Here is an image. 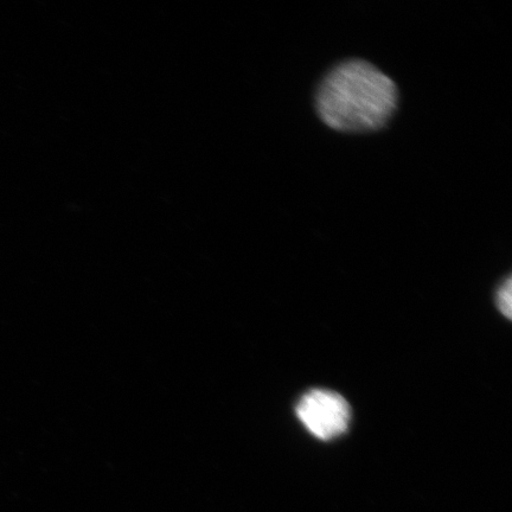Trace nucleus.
Instances as JSON below:
<instances>
[{
  "instance_id": "obj_1",
  "label": "nucleus",
  "mask_w": 512,
  "mask_h": 512,
  "mask_svg": "<svg viewBox=\"0 0 512 512\" xmlns=\"http://www.w3.org/2000/svg\"><path fill=\"white\" fill-rule=\"evenodd\" d=\"M399 93L388 75L367 61L348 60L332 68L318 87L319 117L334 130L360 132L387 124Z\"/></svg>"
},
{
  "instance_id": "obj_3",
  "label": "nucleus",
  "mask_w": 512,
  "mask_h": 512,
  "mask_svg": "<svg viewBox=\"0 0 512 512\" xmlns=\"http://www.w3.org/2000/svg\"><path fill=\"white\" fill-rule=\"evenodd\" d=\"M497 306L502 315L511 318L512 313V283L509 277L497 292Z\"/></svg>"
},
{
  "instance_id": "obj_2",
  "label": "nucleus",
  "mask_w": 512,
  "mask_h": 512,
  "mask_svg": "<svg viewBox=\"0 0 512 512\" xmlns=\"http://www.w3.org/2000/svg\"><path fill=\"white\" fill-rule=\"evenodd\" d=\"M296 414L313 437L328 441L348 431L351 409L347 400L331 390L312 389L296 406Z\"/></svg>"
}]
</instances>
